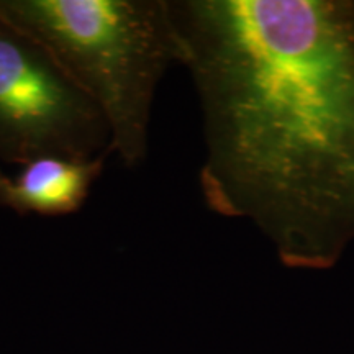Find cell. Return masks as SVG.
I'll use <instances>...</instances> for the list:
<instances>
[{
  "label": "cell",
  "instance_id": "cell-2",
  "mask_svg": "<svg viewBox=\"0 0 354 354\" xmlns=\"http://www.w3.org/2000/svg\"><path fill=\"white\" fill-rule=\"evenodd\" d=\"M0 19L50 51L104 115L112 153L141 165L159 82L183 64L167 0H0Z\"/></svg>",
  "mask_w": 354,
  "mask_h": 354
},
{
  "label": "cell",
  "instance_id": "cell-1",
  "mask_svg": "<svg viewBox=\"0 0 354 354\" xmlns=\"http://www.w3.org/2000/svg\"><path fill=\"white\" fill-rule=\"evenodd\" d=\"M198 94L203 202L292 269L354 243V0H167Z\"/></svg>",
  "mask_w": 354,
  "mask_h": 354
},
{
  "label": "cell",
  "instance_id": "cell-3",
  "mask_svg": "<svg viewBox=\"0 0 354 354\" xmlns=\"http://www.w3.org/2000/svg\"><path fill=\"white\" fill-rule=\"evenodd\" d=\"M99 107L37 39L0 19V166L112 154Z\"/></svg>",
  "mask_w": 354,
  "mask_h": 354
},
{
  "label": "cell",
  "instance_id": "cell-4",
  "mask_svg": "<svg viewBox=\"0 0 354 354\" xmlns=\"http://www.w3.org/2000/svg\"><path fill=\"white\" fill-rule=\"evenodd\" d=\"M107 158V153L92 159L38 158L13 176L0 166V207L19 215L76 214L104 172Z\"/></svg>",
  "mask_w": 354,
  "mask_h": 354
}]
</instances>
